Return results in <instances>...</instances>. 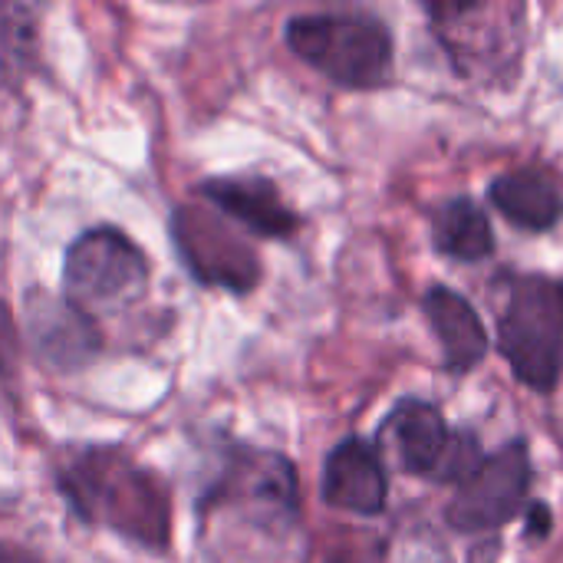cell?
<instances>
[{
	"label": "cell",
	"mask_w": 563,
	"mask_h": 563,
	"mask_svg": "<svg viewBox=\"0 0 563 563\" xmlns=\"http://www.w3.org/2000/svg\"><path fill=\"white\" fill-rule=\"evenodd\" d=\"M73 511L148 551H165L172 538V505L165 485L122 449H86L56 475Z\"/></svg>",
	"instance_id": "6da1fadb"
},
{
	"label": "cell",
	"mask_w": 563,
	"mask_h": 563,
	"mask_svg": "<svg viewBox=\"0 0 563 563\" xmlns=\"http://www.w3.org/2000/svg\"><path fill=\"white\" fill-rule=\"evenodd\" d=\"M287 46L330 82L376 89L393 76V33L369 13H303L287 23Z\"/></svg>",
	"instance_id": "7a4b0ae2"
},
{
	"label": "cell",
	"mask_w": 563,
	"mask_h": 563,
	"mask_svg": "<svg viewBox=\"0 0 563 563\" xmlns=\"http://www.w3.org/2000/svg\"><path fill=\"white\" fill-rule=\"evenodd\" d=\"M498 350L534 393H554L563 373V284L521 277L498 320Z\"/></svg>",
	"instance_id": "3957f363"
},
{
	"label": "cell",
	"mask_w": 563,
	"mask_h": 563,
	"mask_svg": "<svg viewBox=\"0 0 563 563\" xmlns=\"http://www.w3.org/2000/svg\"><path fill=\"white\" fill-rule=\"evenodd\" d=\"M63 287L66 300L86 317L119 313L142 300L148 287V261L119 228H92L69 247Z\"/></svg>",
	"instance_id": "277c9868"
},
{
	"label": "cell",
	"mask_w": 563,
	"mask_h": 563,
	"mask_svg": "<svg viewBox=\"0 0 563 563\" xmlns=\"http://www.w3.org/2000/svg\"><path fill=\"white\" fill-rule=\"evenodd\" d=\"M172 234L181 261L201 284L247 294L261 280L257 254L251 251V244L241 241L238 231H231L224 214L181 205L172 218Z\"/></svg>",
	"instance_id": "5b68a950"
},
{
	"label": "cell",
	"mask_w": 563,
	"mask_h": 563,
	"mask_svg": "<svg viewBox=\"0 0 563 563\" xmlns=\"http://www.w3.org/2000/svg\"><path fill=\"white\" fill-rule=\"evenodd\" d=\"M531 488V459L525 442H508L498 455L485 459L462 485L449 508L455 531H495L511 521Z\"/></svg>",
	"instance_id": "8992f818"
},
{
	"label": "cell",
	"mask_w": 563,
	"mask_h": 563,
	"mask_svg": "<svg viewBox=\"0 0 563 563\" xmlns=\"http://www.w3.org/2000/svg\"><path fill=\"white\" fill-rule=\"evenodd\" d=\"M214 508L218 505H241L264 521H290L297 515V472L284 455L238 449L231 452L218 485L208 492Z\"/></svg>",
	"instance_id": "52a82bcc"
},
{
	"label": "cell",
	"mask_w": 563,
	"mask_h": 563,
	"mask_svg": "<svg viewBox=\"0 0 563 563\" xmlns=\"http://www.w3.org/2000/svg\"><path fill=\"white\" fill-rule=\"evenodd\" d=\"M389 478L376 449L363 439L340 442L323 468V501L353 515H379L386 508Z\"/></svg>",
	"instance_id": "ba28073f"
},
{
	"label": "cell",
	"mask_w": 563,
	"mask_h": 563,
	"mask_svg": "<svg viewBox=\"0 0 563 563\" xmlns=\"http://www.w3.org/2000/svg\"><path fill=\"white\" fill-rule=\"evenodd\" d=\"M218 214L238 221L244 231L271 241H284L297 231V214L284 205L280 191L267 178H211L198 188Z\"/></svg>",
	"instance_id": "9c48e42d"
},
{
	"label": "cell",
	"mask_w": 563,
	"mask_h": 563,
	"mask_svg": "<svg viewBox=\"0 0 563 563\" xmlns=\"http://www.w3.org/2000/svg\"><path fill=\"white\" fill-rule=\"evenodd\" d=\"M30 340L43 363L59 369H76L99 353V333L92 317L76 310L66 297H33L30 307Z\"/></svg>",
	"instance_id": "30bf717a"
},
{
	"label": "cell",
	"mask_w": 563,
	"mask_h": 563,
	"mask_svg": "<svg viewBox=\"0 0 563 563\" xmlns=\"http://www.w3.org/2000/svg\"><path fill=\"white\" fill-rule=\"evenodd\" d=\"M426 317L435 330V336L442 340V353H445V366L452 373H468L472 366H478L488 353V333L485 323L478 317V310L459 297L449 287H432L426 294Z\"/></svg>",
	"instance_id": "8fae6325"
},
{
	"label": "cell",
	"mask_w": 563,
	"mask_h": 563,
	"mask_svg": "<svg viewBox=\"0 0 563 563\" xmlns=\"http://www.w3.org/2000/svg\"><path fill=\"white\" fill-rule=\"evenodd\" d=\"M492 205L525 231H551L563 218V191L548 172L518 168L492 185Z\"/></svg>",
	"instance_id": "7c38bea8"
},
{
	"label": "cell",
	"mask_w": 563,
	"mask_h": 563,
	"mask_svg": "<svg viewBox=\"0 0 563 563\" xmlns=\"http://www.w3.org/2000/svg\"><path fill=\"white\" fill-rule=\"evenodd\" d=\"M389 435L399 449L402 465L412 475H432L435 478V472L449 452V442H452V432H449V426L435 406H429L422 399L399 402L389 416Z\"/></svg>",
	"instance_id": "4fadbf2b"
},
{
	"label": "cell",
	"mask_w": 563,
	"mask_h": 563,
	"mask_svg": "<svg viewBox=\"0 0 563 563\" xmlns=\"http://www.w3.org/2000/svg\"><path fill=\"white\" fill-rule=\"evenodd\" d=\"M435 247L455 261H485L495 251V234L488 214L472 198H452L435 211Z\"/></svg>",
	"instance_id": "5bb4252c"
},
{
	"label": "cell",
	"mask_w": 563,
	"mask_h": 563,
	"mask_svg": "<svg viewBox=\"0 0 563 563\" xmlns=\"http://www.w3.org/2000/svg\"><path fill=\"white\" fill-rule=\"evenodd\" d=\"M40 49L36 10L23 3H0V82L20 79Z\"/></svg>",
	"instance_id": "9a60e30c"
},
{
	"label": "cell",
	"mask_w": 563,
	"mask_h": 563,
	"mask_svg": "<svg viewBox=\"0 0 563 563\" xmlns=\"http://www.w3.org/2000/svg\"><path fill=\"white\" fill-rule=\"evenodd\" d=\"M327 563H383V544L373 538H363V541L346 544L343 551H333Z\"/></svg>",
	"instance_id": "2e32d148"
},
{
	"label": "cell",
	"mask_w": 563,
	"mask_h": 563,
	"mask_svg": "<svg viewBox=\"0 0 563 563\" xmlns=\"http://www.w3.org/2000/svg\"><path fill=\"white\" fill-rule=\"evenodd\" d=\"M548 531H551V511L544 505H534L531 508V528H528V534L531 538H548Z\"/></svg>",
	"instance_id": "e0dca14e"
},
{
	"label": "cell",
	"mask_w": 563,
	"mask_h": 563,
	"mask_svg": "<svg viewBox=\"0 0 563 563\" xmlns=\"http://www.w3.org/2000/svg\"><path fill=\"white\" fill-rule=\"evenodd\" d=\"M0 563H43L40 558H33L30 551L23 548H13V544H0Z\"/></svg>",
	"instance_id": "ac0fdd59"
}]
</instances>
